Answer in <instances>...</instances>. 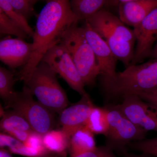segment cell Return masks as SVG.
<instances>
[{"instance_id":"18","label":"cell","mask_w":157,"mask_h":157,"mask_svg":"<svg viewBox=\"0 0 157 157\" xmlns=\"http://www.w3.org/2000/svg\"><path fill=\"white\" fill-rule=\"evenodd\" d=\"M96 147L94 134L84 126L70 137L68 151L70 157H74L93 150Z\"/></svg>"},{"instance_id":"27","label":"cell","mask_w":157,"mask_h":157,"mask_svg":"<svg viewBox=\"0 0 157 157\" xmlns=\"http://www.w3.org/2000/svg\"><path fill=\"white\" fill-rule=\"evenodd\" d=\"M136 95L140 97L144 101L153 104L157 107V89L144 92Z\"/></svg>"},{"instance_id":"14","label":"cell","mask_w":157,"mask_h":157,"mask_svg":"<svg viewBox=\"0 0 157 157\" xmlns=\"http://www.w3.org/2000/svg\"><path fill=\"white\" fill-rule=\"evenodd\" d=\"M157 7V0H121L119 18L124 24L135 27Z\"/></svg>"},{"instance_id":"5","label":"cell","mask_w":157,"mask_h":157,"mask_svg":"<svg viewBox=\"0 0 157 157\" xmlns=\"http://www.w3.org/2000/svg\"><path fill=\"white\" fill-rule=\"evenodd\" d=\"M5 109H11L21 114L34 132L42 136L52 130L55 124L52 112L35 101L30 90L25 85L21 91L15 92L5 105Z\"/></svg>"},{"instance_id":"12","label":"cell","mask_w":157,"mask_h":157,"mask_svg":"<svg viewBox=\"0 0 157 157\" xmlns=\"http://www.w3.org/2000/svg\"><path fill=\"white\" fill-rule=\"evenodd\" d=\"M33 48V43L24 39L6 37L0 42V59L12 70L23 68L30 59Z\"/></svg>"},{"instance_id":"19","label":"cell","mask_w":157,"mask_h":157,"mask_svg":"<svg viewBox=\"0 0 157 157\" xmlns=\"http://www.w3.org/2000/svg\"><path fill=\"white\" fill-rule=\"evenodd\" d=\"M70 140L61 129H52L42 136V141L45 148L60 157L67 156Z\"/></svg>"},{"instance_id":"8","label":"cell","mask_w":157,"mask_h":157,"mask_svg":"<svg viewBox=\"0 0 157 157\" xmlns=\"http://www.w3.org/2000/svg\"><path fill=\"white\" fill-rule=\"evenodd\" d=\"M116 107L133 124L145 131L157 132V107L135 95L125 96Z\"/></svg>"},{"instance_id":"1","label":"cell","mask_w":157,"mask_h":157,"mask_svg":"<svg viewBox=\"0 0 157 157\" xmlns=\"http://www.w3.org/2000/svg\"><path fill=\"white\" fill-rule=\"evenodd\" d=\"M78 21L70 8V1H46L37 16L30 59L17 73L16 79L23 81L30 75L41 62L43 56L59 44L66 32Z\"/></svg>"},{"instance_id":"29","label":"cell","mask_w":157,"mask_h":157,"mask_svg":"<svg viewBox=\"0 0 157 157\" xmlns=\"http://www.w3.org/2000/svg\"><path fill=\"white\" fill-rule=\"evenodd\" d=\"M0 157H12L9 151L4 148H1Z\"/></svg>"},{"instance_id":"25","label":"cell","mask_w":157,"mask_h":157,"mask_svg":"<svg viewBox=\"0 0 157 157\" xmlns=\"http://www.w3.org/2000/svg\"><path fill=\"white\" fill-rule=\"evenodd\" d=\"M128 147L133 150L157 157V137L132 142Z\"/></svg>"},{"instance_id":"30","label":"cell","mask_w":157,"mask_h":157,"mask_svg":"<svg viewBox=\"0 0 157 157\" xmlns=\"http://www.w3.org/2000/svg\"><path fill=\"white\" fill-rule=\"evenodd\" d=\"M150 56L153 59H157V42L154 48L152 51Z\"/></svg>"},{"instance_id":"17","label":"cell","mask_w":157,"mask_h":157,"mask_svg":"<svg viewBox=\"0 0 157 157\" xmlns=\"http://www.w3.org/2000/svg\"><path fill=\"white\" fill-rule=\"evenodd\" d=\"M70 8L78 21L86 20L104 7L118 6L119 1L71 0Z\"/></svg>"},{"instance_id":"16","label":"cell","mask_w":157,"mask_h":157,"mask_svg":"<svg viewBox=\"0 0 157 157\" xmlns=\"http://www.w3.org/2000/svg\"><path fill=\"white\" fill-rule=\"evenodd\" d=\"M1 148L8 147L12 153L29 157H60L52 153L46 148L38 149L26 146L23 142L10 135L0 134Z\"/></svg>"},{"instance_id":"24","label":"cell","mask_w":157,"mask_h":157,"mask_svg":"<svg viewBox=\"0 0 157 157\" xmlns=\"http://www.w3.org/2000/svg\"><path fill=\"white\" fill-rule=\"evenodd\" d=\"M12 7L28 21L33 16H38L34 9L37 0H8Z\"/></svg>"},{"instance_id":"22","label":"cell","mask_w":157,"mask_h":157,"mask_svg":"<svg viewBox=\"0 0 157 157\" xmlns=\"http://www.w3.org/2000/svg\"><path fill=\"white\" fill-rule=\"evenodd\" d=\"M0 9L29 37L33 36L34 31L29 25L28 21L12 7L8 0H0Z\"/></svg>"},{"instance_id":"4","label":"cell","mask_w":157,"mask_h":157,"mask_svg":"<svg viewBox=\"0 0 157 157\" xmlns=\"http://www.w3.org/2000/svg\"><path fill=\"white\" fill-rule=\"evenodd\" d=\"M67 50L84 84L93 86L101 74L94 53L82 26L73 25L64 35L60 44Z\"/></svg>"},{"instance_id":"3","label":"cell","mask_w":157,"mask_h":157,"mask_svg":"<svg viewBox=\"0 0 157 157\" xmlns=\"http://www.w3.org/2000/svg\"><path fill=\"white\" fill-rule=\"evenodd\" d=\"M56 75L47 64L41 61L23 81L39 103L51 112L59 113L67 107L69 101Z\"/></svg>"},{"instance_id":"6","label":"cell","mask_w":157,"mask_h":157,"mask_svg":"<svg viewBox=\"0 0 157 157\" xmlns=\"http://www.w3.org/2000/svg\"><path fill=\"white\" fill-rule=\"evenodd\" d=\"M106 107L109 125L106 146L123 156L130 144L145 139L147 131L132 122L115 105Z\"/></svg>"},{"instance_id":"20","label":"cell","mask_w":157,"mask_h":157,"mask_svg":"<svg viewBox=\"0 0 157 157\" xmlns=\"http://www.w3.org/2000/svg\"><path fill=\"white\" fill-rule=\"evenodd\" d=\"M85 126L94 135H103L106 136L109 128L106 107L95 106Z\"/></svg>"},{"instance_id":"9","label":"cell","mask_w":157,"mask_h":157,"mask_svg":"<svg viewBox=\"0 0 157 157\" xmlns=\"http://www.w3.org/2000/svg\"><path fill=\"white\" fill-rule=\"evenodd\" d=\"M137 42L131 65H136L150 56L157 37V7L133 30Z\"/></svg>"},{"instance_id":"2","label":"cell","mask_w":157,"mask_h":157,"mask_svg":"<svg viewBox=\"0 0 157 157\" xmlns=\"http://www.w3.org/2000/svg\"><path fill=\"white\" fill-rule=\"evenodd\" d=\"M100 82L108 100L157 89V59L130 65L111 77L101 76Z\"/></svg>"},{"instance_id":"21","label":"cell","mask_w":157,"mask_h":157,"mask_svg":"<svg viewBox=\"0 0 157 157\" xmlns=\"http://www.w3.org/2000/svg\"><path fill=\"white\" fill-rule=\"evenodd\" d=\"M14 72L6 68H0V97L5 105L12 98L15 91L13 89L15 82Z\"/></svg>"},{"instance_id":"11","label":"cell","mask_w":157,"mask_h":157,"mask_svg":"<svg viewBox=\"0 0 157 157\" xmlns=\"http://www.w3.org/2000/svg\"><path fill=\"white\" fill-rule=\"evenodd\" d=\"M94 106L89 96L86 94L77 103L59 113V123L69 138L77 130L84 126Z\"/></svg>"},{"instance_id":"13","label":"cell","mask_w":157,"mask_h":157,"mask_svg":"<svg viewBox=\"0 0 157 157\" xmlns=\"http://www.w3.org/2000/svg\"><path fill=\"white\" fill-rule=\"evenodd\" d=\"M90 26L96 32L105 31L125 41L135 43L134 32L125 25L119 17L104 9L88 18Z\"/></svg>"},{"instance_id":"23","label":"cell","mask_w":157,"mask_h":157,"mask_svg":"<svg viewBox=\"0 0 157 157\" xmlns=\"http://www.w3.org/2000/svg\"><path fill=\"white\" fill-rule=\"evenodd\" d=\"M0 33L2 34L13 35L17 38L28 39L29 36L22 30L0 9Z\"/></svg>"},{"instance_id":"10","label":"cell","mask_w":157,"mask_h":157,"mask_svg":"<svg viewBox=\"0 0 157 157\" xmlns=\"http://www.w3.org/2000/svg\"><path fill=\"white\" fill-rule=\"evenodd\" d=\"M85 36L94 53L100 71V76L111 77L116 72L117 59L113 53L107 42L86 21L81 26Z\"/></svg>"},{"instance_id":"7","label":"cell","mask_w":157,"mask_h":157,"mask_svg":"<svg viewBox=\"0 0 157 157\" xmlns=\"http://www.w3.org/2000/svg\"><path fill=\"white\" fill-rule=\"evenodd\" d=\"M41 61L59 74L72 89L82 96L86 94L84 90L85 85L70 53L63 45L59 44L51 48L43 56Z\"/></svg>"},{"instance_id":"15","label":"cell","mask_w":157,"mask_h":157,"mask_svg":"<svg viewBox=\"0 0 157 157\" xmlns=\"http://www.w3.org/2000/svg\"><path fill=\"white\" fill-rule=\"evenodd\" d=\"M2 119L0 127L2 133L25 142L34 132L26 120L17 111L14 110L5 111L1 110Z\"/></svg>"},{"instance_id":"26","label":"cell","mask_w":157,"mask_h":157,"mask_svg":"<svg viewBox=\"0 0 157 157\" xmlns=\"http://www.w3.org/2000/svg\"><path fill=\"white\" fill-rule=\"evenodd\" d=\"M74 157H117L113 151L105 146L97 147L94 149Z\"/></svg>"},{"instance_id":"28","label":"cell","mask_w":157,"mask_h":157,"mask_svg":"<svg viewBox=\"0 0 157 157\" xmlns=\"http://www.w3.org/2000/svg\"><path fill=\"white\" fill-rule=\"evenodd\" d=\"M123 157H155L147 154L142 153L140 155H135L134 154L127 152L123 155Z\"/></svg>"}]
</instances>
